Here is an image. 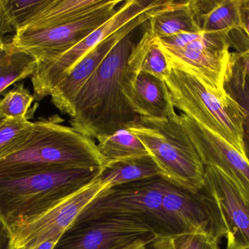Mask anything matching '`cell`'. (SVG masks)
<instances>
[{
  "mask_svg": "<svg viewBox=\"0 0 249 249\" xmlns=\"http://www.w3.org/2000/svg\"><path fill=\"white\" fill-rule=\"evenodd\" d=\"M161 176L158 165L150 155L109 162L102 168L97 178L109 188Z\"/></svg>",
  "mask_w": 249,
  "mask_h": 249,
  "instance_id": "19",
  "label": "cell"
},
{
  "mask_svg": "<svg viewBox=\"0 0 249 249\" xmlns=\"http://www.w3.org/2000/svg\"><path fill=\"white\" fill-rule=\"evenodd\" d=\"M219 240L207 234H183L174 238L175 249H220Z\"/></svg>",
  "mask_w": 249,
  "mask_h": 249,
  "instance_id": "28",
  "label": "cell"
},
{
  "mask_svg": "<svg viewBox=\"0 0 249 249\" xmlns=\"http://www.w3.org/2000/svg\"><path fill=\"white\" fill-rule=\"evenodd\" d=\"M4 118H2L1 116H0V125H1V123L3 122V121H4Z\"/></svg>",
  "mask_w": 249,
  "mask_h": 249,
  "instance_id": "37",
  "label": "cell"
},
{
  "mask_svg": "<svg viewBox=\"0 0 249 249\" xmlns=\"http://www.w3.org/2000/svg\"><path fill=\"white\" fill-rule=\"evenodd\" d=\"M139 28L115 45L77 95L75 115L70 121L77 133L96 139L128 129L139 121L123 92L127 63L139 40Z\"/></svg>",
  "mask_w": 249,
  "mask_h": 249,
  "instance_id": "1",
  "label": "cell"
},
{
  "mask_svg": "<svg viewBox=\"0 0 249 249\" xmlns=\"http://www.w3.org/2000/svg\"><path fill=\"white\" fill-rule=\"evenodd\" d=\"M36 64L29 53L6 42L5 49L0 55V94L13 83L32 77Z\"/></svg>",
  "mask_w": 249,
  "mask_h": 249,
  "instance_id": "21",
  "label": "cell"
},
{
  "mask_svg": "<svg viewBox=\"0 0 249 249\" xmlns=\"http://www.w3.org/2000/svg\"><path fill=\"white\" fill-rule=\"evenodd\" d=\"M162 206L181 235L207 234L219 241L226 238L227 230L219 208L203 190L193 192L164 179Z\"/></svg>",
  "mask_w": 249,
  "mask_h": 249,
  "instance_id": "11",
  "label": "cell"
},
{
  "mask_svg": "<svg viewBox=\"0 0 249 249\" xmlns=\"http://www.w3.org/2000/svg\"><path fill=\"white\" fill-rule=\"evenodd\" d=\"M59 238H52L38 245L33 249H54L59 241Z\"/></svg>",
  "mask_w": 249,
  "mask_h": 249,
  "instance_id": "32",
  "label": "cell"
},
{
  "mask_svg": "<svg viewBox=\"0 0 249 249\" xmlns=\"http://www.w3.org/2000/svg\"><path fill=\"white\" fill-rule=\"evenodd\" d=\"M51 0H0V39L16 33Z\"/></svg>",
  "mask_w": 249,
  "mask_h": 249,
  "instance_id": "24",
  "label": "cell"
},
{
  "mask_svg": "<svg viewBox=\"0 0 249 249\" xmlns=\"http://www.w3.org/2000/svg\"><path fill=\"white\" fill-rule=\"evenodd\" d=\"M126 130L144 145L164 179L193 192L203 190L205 166L178 114L168 119L139 117Z\"/></svg>",
  "mask_w": 249,
  "mask_h": 249,
  "instance_id": "5",
  "label": "cell"
},
{
  "mask_svg": "<svg viewBox=\"0 0 249 249\" xmlns=\"http://www.w3.org/2000/svg\"><path fill=\"white\" fill-rule=\"evenodd\" d=\"M203 190L219 208L227 230V243L249 249V204L233 183L216 168L205 166Z\"/></svg>",
  "mask_w": 249,
  "mask_h": 249,
  "instance_id": "15",
  "label": "cell"
},
{
  "mask_svg": "<svg viewBox=\"0 0 249 249\" xmlns=\"http://www.w3.org/2000/svg\"><path fill=\"white\" fill-rule=\"evenodd\" d=\"M240 12L243 30L249 39V0H241Z\"/></svg>",
  "mask_w": 249,
  "mask_h": 249,
  "instance_id": "29",
  "label": "cell"
},
{
  "mask_svg": "<svg viewBox=\"0 0 249 249\" xmlns=\"http://www.w3.org/2000/svg\"><path fill=\"white\" fill-rule=\"evenodd\" d=\"M141 72L165 81L171 73L169 63L160 47L158 39L152 38L145 54Z\"/></svg>",
  "mask_w": 249,
  "mask_h": 249,
  "instance_id": "27",
  "label": "cell"
},
{
  "mask_svg": "<svg viewBox=\"0 0 249 249\" xmlns=\"http://www.w3.org/2000/svg\"><path fill=\"white\" fill-rule=\"evenodd\" d=\"M156 238L148 227L134 219L105 218L74 224L54 249H124L138 240L152 244Z\"/></svg>",
  "mask_w": 249,
  "mask_h": 249,
  "instance_id": "12",
  "label": "cell"
},
{
  "mask_svg": "<svg viewBox=\"0 0 249 249\" xmlns=\"http://www.w3.org/2000/svg\"><path fill=\"white\" fill-rule=\"evenodd\" d=\"M6 42H4V40L0 39V55L2 54L3 51L5 49Z\"/></svg>",
  "mask_w": 249,
  "mask_h": 249,
  "instance_id": "34",
  "label": "cell"
},
{
  "mask_svg": "<svg viewBox=\"0 0 249 249\" xmlns=\"http://www.w3.org/2000/svg\"><path fill=\"white\" fill-rule=\"evenodd\" d=\"M163 181L158 176L107 189L85 209L74 224L125 217L146 225L157 238L181 235L162 209Z\"/></svg>",
  "mask_w": 249,
  "mask_h": 249,
  "instance_id": "6",
  "label": "cell"
},
{
  "mask_svg": "<svg viewBox=\"0 0 249 249\" xmlns=\"http://www.w3.org/2000/svg\"><path fill=\"white\" fill-rule=\"evenodd\" d=\"M10 228L8 224L0 214V249L5 247V244H9V243H5V241L10 242Z\"/></svg>",
  "mask_w": 249,
  "mask_h": 249,
  "instance_id": "30",
  "label": "cell"
},
{
  "mask_svg": "<svg viewBox=\"0 0 249 249\" xmlns=\"http://www.w3.org/2000/svg\"><path fill=\"white\" fill-rule=\"evenodd\" d=\"M102 169L56 166L0 177V214L10 225L40 213L93 182Z\"/></svg>",
  "mask_w": 249,
  "mask_h": 249,
  "instance_id": "3",
  "label": "cell"
},
{
  "mask_svg": "<svg viewBox=\"0 0 249 249\" xmlns=\"http://www.w3.org/2000/svg\"><path fill=\"white\" fill-rule=\"evenodd\" d=\"M224 89L242 111L244 156L249 162V77L241 71L231 57L225 74Z\"/></svg>",
  "mask_w": 249,
  "mask_h": 249,
  "instance_id": "22",
  "label": "cell"
},
{
  "mask_svg": "<svg viewBox=\"0 0 249 249\" xmlns=\"http://www.w3.org/2000/svg\"><path fill=\"white\" fill-rule=\"evenodd\" d=\"M149 23L152 37L158 39L182 32H201L195 19L191 0H168L165 5L155 10Z\"/></svg>",
  "mask_w": 249,
  "mask_h": 249,
  "instance_id": "18",
  "label": "cell"
},
{
  "mask_svg": "<svg viewBox=\"0 0 249 249\" xmlns=\"http://www.w3.org/2000/svg\"><path fill=\"white\" fill-rule=\"evenodd\" d=\"M170 68L165 83L174 108L244 156V117L238 104L227 93H219L195 75L175 66L170 65Z\"/></svg>",
  "mask_w": 249,
  "mask_h": 249,
  "instance_id": "4",
  "label": "cell"
},
{
  "mask_svg": "<svg viewBox=\"0 0 249 249\" xmlns=\"http://www.w3.org/2000/svg\"><path fill=\"white\" fill-rule=\"evenodd\" d=\"M107 189L109 185L97 178L46 210L15 221L9 225V244L18 248L33 249L48 240L61 238L85 209Z\"/></svg>",
  "mask_w": 249,
  "mask_h": 249,
  "instance_id": "9",
  "label": "cell"
},
{
  "mask_svg": "<svg viewBox=\"0 0 249 249\" xmlns=\"http://www.w3.org/2000/svg\"><path fill=\"white\" fill-rule=\"evenodd\" d=\"M158 8L138 16L81 58L51 92L50 96L54 106L62 114H67L71 118L74 117L75 115L74 102L83 86L93 76L115 45L127 34L149 21L155 10Z\"/></svg>",
  "mask_w": 249,
  "mask_h": 249,
  "instance_id": "14",
  "label": "cell"
},
{
  "mask_svg": "<svg viewBox=\"0 0 249 249\" xmlns=\"http://www.w3.org/2000/svg\"><path fill=\"white\" fill-rule=\"evenodd\" d=\"M168 0H127L107 23L86 37L77 45L53 61L36 64L31 77L35 99L40 100L51 95L53 89L86 54L135 19L158 8Z\"/></svg>",
  "mask_w": 249,
  "mask_h": 249,
  "instance_id": "10",
  "label": "cell"
},
{
  "mask_svg": "<svg viewBox=\"0 0 249 249\" xmlns=\"http://www.w3.org/2000/svg\"><path fill=\"white\" fill-rule=\"evenodd\" d=\"M35 99L24 84L18 83L0 100V116L4 119H29V111Z\"/></svg>",
  "mask_w": 249,
  "mask_h": 249,
  "instance_id": "25",
  "label": "cell"
},
{
  "mask_svg": "<svg viewBox=\"0 0 249 249\" xmlns=\"http://www.w3.org/2000/svg\"><path fill=\"white\" fill-rule=\"evenodd\" d=\"M153 249H175L174 238L172 237H162L158 238L152 242Z\"/></svg>",
  "mask_w": 249,
  "mask_h": 249,
  "instance_id": "31",
  "label": "cell"
},
{
  "mask_svg": "<svg viewBox=\"0 0 249 249\" xmlns=\"http://www.w3.org/2000/svg\"><path fill=\"white\" fill-rule=\"evenodd\" d=\"M127 102L142 118L168 119L177 115L165 81L143 72L138 74Z\"/></svg>",
  "mask_w": 249,
  "mask_h": 249,
  "instance_id": "16",
  "label": "cell"
},
{
  "mask_svg": "<svg viewBox=\"0 0 249 249\" xmlns=\"http://www.w3.org/2000/svg\"><path fill=\"white\" fill-rule=\"evenodd\" d=\"M179 115L204 166L213 167L225 174L249 204V162L245 156L185 114Z\"/></svg>",
  "mask_w": 249,
  "mask_h": 249,
  "instance_id": "13",
  "label": "cell"
},
{
  "mask_svg": "<svg viewBox=\"0 0 249 249\" xmlns=\"http://www.w3.org/2000/svg\"><path fill=\"white\" fill-rule=\"evenodd\" d=\"M124 1L103 2L75 19L42 29H22L13 35L10 43L29 53L43 64L56 59L112 19Z\"/></svg>",
  "mask_w": 249,
  "mask_h": 249,
  "instance_id": "8",
  "label": "cell"
},
{
  "mask_svg": "<svg viewBox=\"0 0 249 249\" xmlns=\"http://www.w3.org/2000/svg\"><path fill=\"white\" fill-rule=\"evenodd\" d=\"M96 140L99 152L108 162L149 155L144 145L128 130L99 136Z\"/></svg>",
  "mask_w": 249,
  "mask_h": 249,
  "instance_id": "23",
  "label": "cell"
},
{
  "mask_svg": "<svg viewBox=\"0 0 249 249\" xmlns=\"http://www.w3.org/2000/svg\"><path fill=\"white\" fill-rule=\"evenodd\" d=\"M7 249H24L18 248V247H13V246H11V245H10V244H8V247H7Z\"/></svg>",
  "mask_w": 249,
  "mask_h": 249,
  "instance_id": "36",
  "label": "cell"
},
{
  "mask_svg": "<svg viewBox=\"0 0 249 249\" xmlns=\"http://www.w3.org/2000/svg\"><path fill=\"white\" fill-rule=\"evenodd\" d=\"M58 115L33 122L26 140L0 158V177L21 175L56 166L102 168L108 163L93 139L62 125Z\"/></svg>",
  "mask_w": 249,
  "mask_h": 249,
  "instance_id": "2",
  "label": "cell"
},
{
  "mask_svg": "<svg viewBox=\"0 0 249 249\" xmlns=\"http://www.w3.org/2000/svg\"><path fill=\"white\" fill-rule=\"evenodd\" d=\"M149 244L152 243L146 240L139 239L124 249H149L147 248V245Z\"/></svg>",
  "mask_w": 249,
  "mask_h": 249,
  "instance_id": "33",
  "label": "cell"
},
{
  "mask_svg": "<svg viewBox=\"0 0 249 249\" xmlns=\"http://www.w3.org/2000/svg\"><path fill=\"white\" fill-rule=\"evenodd\" d=\"M226 249H242L238 248L237 246L234 245V244H230V243H228V244H227V247Z\"/></svg>",
  "mask_w": 249,
  "mask_h": 249,
  "instance_id": "35",
  "label": "cell"
},
{
  "mask_svg": "<svg viewBox=\"0 0 249 249\" xmlns=\"http://www.w3.org/2000/svg\"><path fill=\"white\" fill-rule=\"evenodd\" d=\"M103 1L104 0H51L48 4L20 29H42L66 23Z\"/></svg>",
  "mask_w": 249,
  "mask_h": 249,
  "instance_id": "20",
  "label": "cell"
},
{
  "mask_svg": "<svg viewBox=\"0 0 249 249\" xmlns=\"http://www.w3.org/2000/svg\"><path fill=\"white\" fill-rule=\"evenodd\" d=\"M241 0H191L195 19L201 32H231L242 29Z\"/></svg>",
  "mask_w": 249,
  "mask_h": 249,
  "instance_id": "17",
  "label": "cell"
},
{
  "mask_svg": "<svg viewBox=\"0 0 249 249\" xmlns=\"http://www.w3.org/2000/svg\"><path fill=\"white\" fill-rule=\"evenodd\" d=\"M170 65L197 76L220 94L224 89L231 47L228 32H182L158 39Z\"/></svg>",
  "mask_w": 249,
  "mask_h": 249,
  "instance_id": "7",
  "label": "cell"
},
{
  "mask_svg": "<svg viewBox=\"0 0 249 249\" xmlns=\"http://www.w3.org/2000/svg\"><path fill=\"white\" fill-rule=\"evenodd\" d=\"M32 126L27 118L4 119L0 125V158L14 152L26 140Z\"/></svg>",
  "mask_w": 249,
  "mask_h": 249,
  "instance_id": "26",
  "label": "cell"
}]
</instances>
